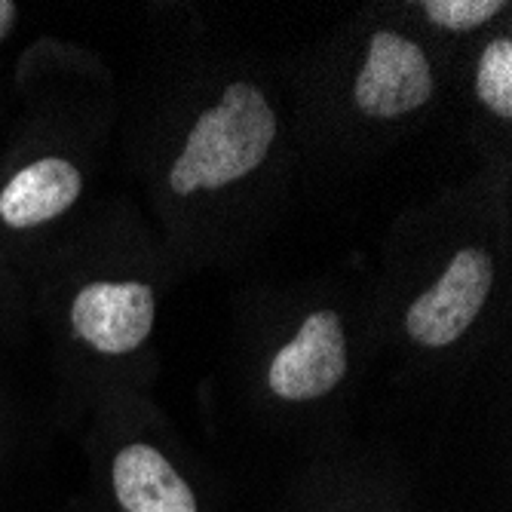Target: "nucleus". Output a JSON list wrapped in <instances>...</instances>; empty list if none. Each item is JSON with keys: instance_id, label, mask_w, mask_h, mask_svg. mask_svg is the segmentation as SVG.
Wrapping results in <instances>:
<instances>
[{"instance_id": "5", "label": "nucleus", "mask_w": 512, "mask_h": 512, "mask_svg": "<svg viewBox=\"0 0 512 512\" xmlns=\"http://www.w3.org/2000/svg\"><path fill=\"white\" fill-rule=\"evenodd\" d=\"M74 329L102 353H129L154 329V292L142 283H92L71 307Z\"/></svg>"}, {"instance_id": "10", "label": "nucleus", "mask_w": 512, "mask_h": 512, "mask_svg": "<svg viewBox=\"0 0 512 512\" xmlns=\"http://www.w3.org/2000/svg\"><path fill=\"white\" fill-rule=\"evenodd\" d=\"M13 19H16V7H13V4H7V0H0V40L7 37V31H10Z\"/></svg>"}, {"instance_id": "3", "label": "nucleus", "mask_w": 512, "mask_h": 512, "mask_svg": "<svg viewBox=\"0 0 512 512\" xmlns=\"http://www.w3.org/2000/svg\"><path fill=\"white\" fill-rule=\"evenodd\" d=\"M433 96V74L417 43L381 31L371 37L365 68L356 77V105L371 117H399Z\"/></svg>"}, {"instance_id": "6", "label": "nucleus", "mask_w": 512, "mask_h": 512, "mask_svg": "<svg viewBox=\"0 0 512 512\" xmlns=\"http://www.w3.org/2000/svg\"><path fill=\"white\" fill-rule=\"evenodd\" d=\"M114 491L126 512H197L188 482L151 445H129L117 454Z\"/></svg>"}, {"instance_id": "2", "label": "nucleus", "mask_w": 512, "mask_h": 512, "mask_svg": "<svg viewBox=\"0 0 512 512\" xmlns=\"http://www.w3.org/2000/svg\"><path fill=\"white\" fill-rule=\"evenodd\" d=\"M494 286V264L482 249H463L439 283L408 307L405 329L424 347H448L470 329Z\"/></svg>"}, {"instance_id": "9", "label": "nucleus", "mask_w": 512, "mask_h": 512, "mask_svg": "<svg viewBox=\"0 0 512 512\" xmlns=\"http://www.w3.org/2000/svg\"><path fill=\"white\" fill-rule=\"evenodd\" d=\"M503 7V0H427L424 13L448 31H470L494 19Z\"/></svg>"}, {"instance_id": "1", "label": "nucleus", "mask_w": 512, "mask_h": 512, "mask_svg": "<svg viewBox=\"0 0 512 512\" xmlns=\"http://www.w3.org/2000/svg\"><path fill=\"white\" fill-rule=\"evenodd\" d=\"M273 135L276 117L261 92L249 83H230L221 102L197 120L172 166L175 194L215 191L249 175L267 157Z\"/></svg>"}, {"instance_id": "7", "label": "nucleus", "mask_w": 512, "mask_h": 512, "mask_svg": "<svg viewBox=\"0 0 512 512\" xmlns=\"http://www.w3.org/2000/svg\"><path fill=\"white\" fill-rule=\"evenodd\" d=\"M83 191L80 172L59 157H46L22 169L0 194V218L10 227H37L68 212Z\"/></svg>"}, {"instance_id": "8", "label": "nucleus", "mask_w": 512, "mask_h": 512, "mask_svg": "<svg viewBox=\"0 0 512 512\" xmlns=\"http://www.w3.org/2000/svg\"><path fill=\"white\" fill-rule=\"evenodd\" d=\"M476 92L485 108H491L497 117H512V40L500 37L491 40L482 53L479 71H476Z\"/></svg>"}, {"instance_id": "4", "label": "nucleus", "mask_w": 512, "mask_h": 512, "mask_svg": "<svg viewBox=\"0 0 512 512\" xmlns=\"http://www.w3.org/2000/svg\"><path fill=\"white\" fill-rule=\"evenodd\" d=\"M347 371V344L341 319L319 310L304 319L298 338L273 356L270 390L289 402H307L329 393Z\"/></svg>"}]
</instances>
